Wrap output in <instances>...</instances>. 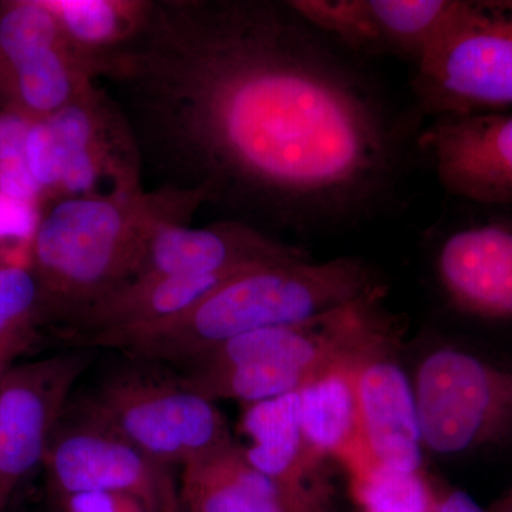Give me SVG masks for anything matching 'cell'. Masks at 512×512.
Returning a JSON list of instances; mask_svg holds the SVG:
<instances>
[{"instance_id":"8992f818","label":"cell","mask_w":512,"mask_h":512,"mask_svg":"<svg viewBox=\"0 0 512 512\" xmlns=\"http://www.w3.org/2000/svg\"><path fill=\"white\" fill-rule=\"evenodd\" d=\"M413 92L421 113H494L512 107V20L484 2H461L416 63Z\"/></svg>"},{"instance_id":"3957f363","label":"cell","mask_w":512,"mask_h":512,"mask_svg":"<svg viewBox=\"0 0 512 512\" xmlns=\"http://www.w3.org/2000/svg\"><path fill=\"white\" fill-rule=\"evenodd\" d=\"M382 286L375 269L359 258L275 262L237 276L187 312L110 340L104 348L183 367L228 340L305 322Z\"/></svg>"},{"instance_id":"44dd1931","label":"cell","mask_w":512,"mask_h":512,"mask_svg":"<svg viewBox=\"0 0 512 512\" xmlns=\"http://www.w3.org/2000/svg\"><path fill=\"white\" fill-rule=\"evenodd\" d=\"M64 40L62 26L46 0L0 2V84L20 63Z\"/></svg>"},{"instance_id":"e0dca14e","label":"cell","mask_w":512,"mask_h":512,"mask_svg":"<svg viewBox=\"0 0 512 512\" xmlns=\"http://www.w3.org/2000/svg\"><path fill=\"white\" fill-rule=\"evenodd\" d=\"M92 67L69 46L45 50L20 63L0 84V111L47 119L96 86Z\"/></svg>"},{"instance_id":"cb8c5ba5","label":"cell","mask_w":512,"mask_h":512,"mask_svg":"<svg viewBox=\"0 0 512 512\" xmlns=\"http://www.w3.org/2000/svg\"><path fill=\"white\" fill-rule=\"evenodd\" d=\"M64 500L67 512H153L143 501L127 494L83 493Z\"/></svg>"},{"instance_id":"4316f807","label":"cell","mask_w":512,"mask_h":512,"mask_svg":"<svg viewBox=\"0 0 512 512\" xmlns=\"http://www.w3.org/2000/svg\"><path fill=\"white\" fill-rule=\"evenodd\" d=\"M488 8L512 20V0H484Z\"/></svg>"},{"instance_id":"ac0fdd59","label":"cell","mask_w":512,"mask_h":512,"mask_svg":"<svg viewBox=\"0 0 512 512\" xmlns=\"http://www.w3.org/2000/svg\"><path fill=\"white\" fill-rule=\"evenodd\" d=\"M55 12L64 39L99 73L101 62L140 30L150 0H46Z\"/></svg>"},{"instance_id":"9c48e42d","label":"cell","mask_w":512,"mask_h":512,"mask_svg":"<svg viewBox=\"0 0 512 512\" xmlns=\"http://www.w3.org/2000/svg\"><path fill=\"white\" fill-rule=\"evenodd\" d=\"M92 353L80 348L16 365L0 380V512L43 464L50 437Z\"/></svg>"},{"instance_id":"7402d4cb","label":"cell","mask_w":512,"mask_h":512,"mask_svg":"<svg viewBox=\"0 0 512 512\" xmlns=\"http://www.w3.org/2000/svg\"><path fill=\"white\" fill-rule=\"evenodd\" d=\"M306 23L350 52L387 56L369 0H289Z\"/></svg>"},{"instance_id":"52a82bcc","label":"cell","mask_w":512,"mask_h":512,"mask_svg":"<svg viewBox=\"0 0 512 512\" xmlns=\"http://www.w3.org/2000/svg\"><path fill=\"white\" fill-rule=\"evenodd\" d=\"M423 446L458 454L512 436V372L463 350L424 357L414 380Z\"/></svg>"},{"instance_id":"d6986e66","label":"cell","mask_w":512,"mask_h":512,"mask_svg":"<svg viewBox=\"0 0 512 512\" xmlns=\"http://www.w3.org/2000/svg\"><path fill=\"white\" fill-rule=\"evenodd\" d=\"M45 323L42 288L28 262L0 261V377L32 348Z\"/></svg>"},{"instance_id":"30bf717a","label":"cell","mask_w":512,"mask_h":512,"mask_svg":"<svg viewBox=\"0 0 512 512\" xmlns=\"http://www.w3.org/2000/svg\"><path fill=\"white\" fill-rule=\"evenodd\" d=\"M480 207L441 228L433 269L444 299L485 322H512V208Z\"/></svg>"},{"instance_id":"83f0119b","label":"cell","mask_w":512,"mask_h":512,"mask_svg":"<svg viewBox=\"0 0 512 512\" xmlns=\"http://www.w3.org/2000/svg\"><path fill=\"white\" fill-rule=\"evenodd\" d=\"M507 512H512V508H511V510H510V511H507Z\"/></svg>"},{"instance_id":"ba28073f","label":"cell","mask_w":512,"mask_h":512,"mask_svg":"<svg viewBox=\"0 0 512 512\" xmlns=\"http://www.w3.org/2000/svg\"><path fill=\"white\" fill-rule=\"evenodd\" d=\"M43 466L63 498L83 493H119L143 501L153 512H174L178 498L171 467L128 443L119 434L86 419L60 417Z\"/></svg>"},{"instance_id":"277c9868","label":"cell","mask_w":512,"mask_h":512,"mask_svg":"<svg viewBox=\"0 0 512 512\" xmlns=\"http://www.w3.org/2000/svg\"><path fill=\"white\" fill-rule=\"evenodd\" d=\"M386 295L384 285L305 322L228 340L180 367L181 379L211 402L252 404L298 393L333 367L396 348L402 323Z\"/></svg>"},{"instance_id":"603a6c76","label":"cell","mask_w":512,"mask_h":512,"mask_svg":"<svg viewBox=\"0 0 512 512\" xmlns=\"http://www.w3.org/2000/svg\"><path fill=\"white\" fill-rule=\"evenodd\" d=\"M350 477L363 512H436L439 495L421 471L410 473L372 463Z\"/></svg>"},{"instance_id":"ffe728a7","label":"cell","mask_w":512,"mask_h":512,"mask_svg":"<svg viewBox=\"0 0 512 512\" xmlns=\"http://www.w3.org/2000/svg\"><path fill=\"white\" fill-rule=\"evenodd\" d=\"M387 55L419 62L441 35L460 0H369Z\"/></svg>"},{"instance_id":"f1b7e54d","label":"cell","mask_w":512,"mask_h":512,"mask_svg":"<svg viewBox=\"0 0 512 512\" xmlns=\"http://www.w3.org/2000/svg\"><path fill=\"white\" fill-rule=\"evenodd\" d=\"M0 380H2V377H0Z\"/></svg>"},{"instance_id":"484cf974","label":"cell","mask_w":512,"mask_h":512,"mask_svg":"<svg viewBox=\"0 0 512 512\" xmlns=\"http://www.w3.org/2000/svg\"><path fill=\"white\" fill-rule=\"evenodd\" d=\"M436 512H484L470 495L463 491H450L439 495Z\"/></svg>"},{"instance_id":"5b68a950","label":"cell","mask_w":512,"mask_h":512,"mask_svg":"<svg viewBox=\"0 0 512 512\" xmlns=\"http://www.w3.org/2000/svg\"><path fill=\"white\" fill-rule=\"evenodd\" d=\"M143 362L104 377L80 414L168 467H184L234 443L215 402L194 392L180 376L163 375L153 363Z\"/></svg>"},{"instance_id":"7c38bea8","label":"cell","mask_w":512,"mask_h":512,"mask_svg":"<svg viewBox=\"0 0 512 512\" xmlns=\"http://www.w3.org/2000/svg\"><path fill=\"white\" fill-rule=\"evenodd\" d=\"M308 256L303 249L241 221L227 218L198 228L188 227V222L167 221L151 232L131 281L238 274Z\"/></svg>"},{"instance_id":"7a4b0ae2","label":"cell","mask_w":512,"mask_h":512,"mask_svg":"<svg viewBox=\"0 0 512 512\" xmlns=\"http://www.w3.org/2000/svg\"><path fill=\"white\" fill-rule=\"evenodd\" d=\"M200 192L141 185L59 198L42 205L28 264L42 288L47 323L69 325L84 309L136 274L161 222H190Z\"/></svg>"},{"instance_id":"4fadbf2b","label":"cell","mask_w":512,"mask_h":512,"mask_svg":"<svg viewBox=\"0 0 512 512\" xmlns=\"http://www.w3.org/2000/svg\"><path fill=\"white\" fill-rule=\"evenodd\" d=\"M392 350L373 353L357 365L360 426L375 463L414 473L423 467L416 397Z\"/></svg>"},{"instance_id":"9a60e30c","label":"cell","mask_w":512,"mask_h":512,"mask_svg":"<svg viewBox=\"0 0 512 512\" xmlns=\"http://www.w3.org/2000/svg\"><path fill=\"white\" fill-rule=\"evenodd\" d=\"M363 359L333 367L298 392L306 444L319 458H336L350 476L375 463L363 441L357 402L356 369Z\"/></svg>"},{"instance_id":"d4e9b609","label":"cell","mask_w":512,"mask_h":512,"mask_svg":"<svg viewBox=\"0 0 512 512\" xmlns=\"http://www.w3.org/2000/svg\"><path fill=\"white\" fill-rule=\"evenodd\" d=\"M36 121L13 111H0V167L25 157L26 140Z\"/></svg>"},{"instance_id":"2e32d148","label":"cell","mask_w":512,"mask_h":512,"mask_svg":"<svg viewBox=\"0 0 512 512\" xmlns=\"http://www.w3.org/2000/svg\"><path fill=\"white\" fill-rule=\"evenodd\" d=\"M181 500L190 512H296L284 491L232 443L183 467Z\"/></svg>"},{"instance_id":"5bb4252c","label":"cell","mask_w":512,"mask_h":512,"mask_svg":"<svg viewBox=\"0 0 512 512\" xmlns=\"http://www.w3.org/2000/svg\"><path fill=\"white\" fill-rule=\"evenodd\" d=\"M241 430L248 444L241 448L249 464L271 478L296 512H322V497L313 485L320 458L303 437L299 393L248 404Z\"/></svg>"},{"instance_id":"6da1fadb","label":"cell","mask_w":512,"mask_h":512,"mask_svg":"<svg viewBox=\"0 0 512 512\" xmlns=\"http://www.w3.org/2000/svg\"><path fill=\"white\" fill-rule=\"evenodd\" d=\"M158 187L252 227L365 221L396 194L402 123L375 80L288 5L150 0L103 60Z\"/></svg>"},{"instance_id":"8fae6325","label":"cell","mask_w":512,"mask_h":512,"mask_svg":"<svg viewBox=\"0 0 512 512\" xmlns=\"http://www.w3.org/2000/svg\"><path fill=\"white\" fill-rule=\"evenodd\" d=\"M441 187L481 207L512 208V113L431 119L416 138Z\"/></svg>"}]
</instances>
